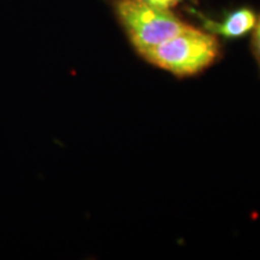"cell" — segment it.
<instances>
[{
    "instance_id": "1",
    "label": "cell",
    "mask_w": 260,
    "mask_h": 260,
    "mask_svg": "<svg viewBox=\"0 0 260 260\" xmlns=\"http://www.w3.org/2000/svg\"><path fill=\"white\" fill-rule=\"evenodd\" d=\"M218 52V41L213 35L188 25L169 40L139 53L155 67L177 76H188L210 67Z\"/></svg>"
},
{
    "instance_id": "5",
    "label": "cell",
    "mask_w": 260,
    "mask_h": 260,
    "mask_svg": "<svg viewBox=\"0 0 260 260\" xmlns=\"http://www.w3.org/2000/svg\"><path fill=\"white\" fill-rule=\"evenodd\" d=\"M253 44H254V52L260 61V21H259L258 27H256V30L254 34V42H253Z\"/></svg>"
},
{
    "instance_id": "4",
    "label": "cell",
    "mask_w": 260,
    "mask_h": 260,
    "mask_svg": "<svg viewBox=\"0 0 260 260\" xmlns=\"http://www.w3.org/2000/svg\"><path fill=\"white\" fill-rule=\"evenodd\" d=\"M147 2H149L151 4H153L155 6H158V8L169 10L170 8H172V6L177 5L180 0H147Z\"/></svg>"
},
{
    "instance_id": "2",
    "label": "cell",
    "mask_w": 260,
    "mask_h": 260,
    "mask_svg": "<svg viewBox=\"0 0 260 260\" xmlns=\"http://www.w3.org/2000/svg\"><path fill=\"white\" fill-rule=\"evenodd\" d=\"M115 11L138 52L157 46L188 27L169 10L147 0H116Z\"/></svg>"
},
{
    "instance_id": "3",
    "label": "cell",
    "mask_w": 260,
    "mask_h": 260,
    "mask_svg": "<svg viewBox=\"0 0 260 260\" xmlns=\"http://www.w3.org/2000/svg\"><path fill=\"white\" fill-rule=\"evenodd\" d=\"M255 25V16L249 9H239L226 16L222 23H207L211 31L226 38H239L252 30Z\"/></svg>"
}]
</instances>
